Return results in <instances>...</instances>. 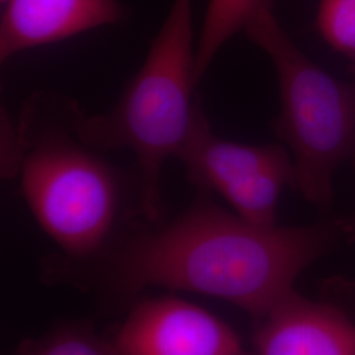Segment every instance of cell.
<instances>
[{
	"instance_id": "8",
	"label": "cell",
	"mask_w": 355,
	"mask_h": 355,
	"mask_svg": "<svg viewBox=\"0 0 355 355\" xmlns=\"http://www.w3.org/2000/svg\"><path fill=\"white\" fill-rule=\"evenodd\" d=\"M191 183L223 199L271 166L290 159L277 145H246L216 136L199 103L189 139L178 155Z\"/></svg>"
},
{
	"instance_id": "5",
	"label": "cell",
	"mask_w": 355,
	"mask_h": 355,
	"mask_svg": "<svg viewBox=\"0 0 355 355\" xmlns=\"http://www.w3.org/2000/svg\"><path fill=\"white\" fill-rule=\"evenodd\" d=\"M112 343L119 355H246L227 322L175 296L136 305Z\"/></svg>"
},
{
	"instance_id": "11",
	"label": "cell",
	"mask_w": 355,
	"mask_h": 355,
	"mask_svg": "<svg viewBox=\"0 0 355 355\" xmlns=\"http://www.w3.org/2000/svg\"><path fill=\"white\" fill-rule=\"evenodd\" d=\"M321 35L337 51L355 54V0H321Z\"/></svg>"
},
{
	"instance_id": "7",
	"label": "cell",
	"mask_w": 355,
	"mask_h": 355,
	"mask_svg": "<svg viewBox=\"0 0 355 355\" xmlns=\"http://www.w3.org/2000/svg\"><path fill=\"white\" fill-rule=\"evenodd\" d=\"M0 21V60L74 37L125 16L117 0H6Z\"/></svg>"
},
{
	"instance_id": "6",
	"label": "cell",
	"mask_w": 355,
	"mask_h": 355,
	"mask_svg": "<svg viewBox=\"0 0 355 355\" xmlns=\"http://www.w3.org/2000/svg\"><path fill=\"white\" fill-rule=\"evenodd\" d=\"M259 320L258 355H355V322L295 291Z\"/></svg>"
},
{
	"instance_id": "2",
	"label": "cell",
	"mask_w": 355,
	"mask_h": 355,
	"mask_svg": "<svg viewBox=\"0 0 355 355\" xmlns=\"http://www.w3.org/2000/svg\"><path fill=\"white\" fill-rule=\"evenodd\" d=\"M195 53L192 0H174L139 73L110 111L86 114L69 102L79 140L101 153H135L141 211L153 223L162 215L166 162L184 146L200 103L195 96Z\"/></svg>"
},
{
	"instance_id": "4",
	"label": "cell",
	"mask_w": 355,
	"mask_h": 355,
	"mask_svg": "<svg viewBox=\"0 0 355 355\" xmlns=\"http://www.w3.org/2000/svg\"><path fill=\"white\" fill-rule=\"evenodd\" d=\"M274 64L280 94L278 133L291 149L293 184L318 205L331 198L336 168L355 150V89L312 62L272 8L245 29Z\"/></svg>"
},
{
	"instance_id": "3",
	"label": "cell",
	"mask_w": 355,
	"mask_h": 355,
	"mask_svg": "<svg viewBox=\"0 0 355 355\" xmlns=\"http://www.w3.org/2000/svg\"><path fill=\"white\" fill-rule=\"evenodd\" d=\"M31 101L15 130L6 173L20 177V190L38 225L64 253L85 258L99 252L114 229L120 179L98 150L79 140L69 102L57 123L45 121Z\"/></svg>"
},
{
	"instance_id": "9",
	"label": "cell",
	"mask_w": 355,
	"mask_h": 355,
	"mask_svg": "<svg viewBox=\"0 0 355 355\" xmlns=\"http://www.w3.org/2000/svg\"><path fill=\"white\" fill-rule=\"evenodd\" d=\"M266 10H271V0H208L195 53L198 82L203 79L217 53L229 40L245 31Z\"/></svg>"
},
{
	"instance_id": "10",
	"label": "cell",
	"mask_w": 355,
	"mask_h": 355,
	"mask_svg": "<svg viewBox=\"0 0 355 355\" xmlns=\"http://www.w3.org/2000/svg\"><path fill=\"white\" fill-rule=\"evenodd\" d=\"M15 355H119L112 340H105L87 324H69L21 343Z\"/></svg>"
},
{
	"instance_id": "12",
	"label": "cell",
	"mask_w": 355,
	"mask_h": 355,
	"mask_svg": "<svg viewBox=\"0 0 355 355\" xmlns=\"http://www.w3.org/2000/svg\"><path fill=\"white\" fill-rule=\"evenodd\" d=\"M352 232H353V234H354V236H355V221H354V224H353V225H352Z\"/></svg>"
},
{
	"instance_id": "13",
	"label": "cell",
	"mask_w": 355,
	"mask_h": 355,
	"mask_svg": "<svg viewBox=\"0 0 355 355\" xmlns=\"http://www.w3.org/2000/svg\"><path fill=\"white\" fill-rule=\"evenodd\" d=\"M4 1H6V0H1V3H4Z\"/></svg>"
},
{
	"instance_id": "1",
	"label": "cell",
	"mask_w": 355,
	"mask_h": 355,
	"mask_svg": "<svg viewBox=\"0 0 355 355\" xmlns=\"http://www.w3.org/2000/svg\"><path fill=\"white\" fill-rule=\"evenodd\" d=\"M325 242L321 228L250 224L203 192L171 223L125 242L114 255L110 278L123 292H195L259 318L293 292Z\"/></svg>"
}]
</instances>
